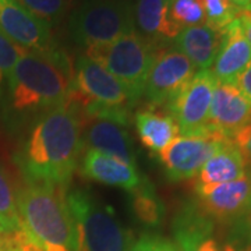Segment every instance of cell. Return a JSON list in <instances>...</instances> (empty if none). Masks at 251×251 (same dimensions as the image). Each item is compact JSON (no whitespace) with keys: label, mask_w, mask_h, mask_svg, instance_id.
Masks as SVG:
<instances>
[{"label":"cell","mask_w":251,"mask_h":251,"mask_svg":"<svg viewBox=\"0 0 251 251\" xmlns=\"http://www.w3.org/2000/svg\"><path fill=\"white\" fill-rule=\"evenodd\" d=\"M229 141L232 140L215 131L206 134L179 135L163 152L159 153L166 176L172 181L196 177L204 163Z\"/></svg>","instance_id":"30bf717a"},{"label":"cell","mask_w":251,"mask_h":251,"mask_svg":"<svg viewBox=\"0 0 251 251\" xmlns=\"http://www.w3.org/2000/svg\"><path fill=\"white\" fill-rule=\"evenodd\" d=\"M135 127L144 147L158 155L180 135L177 123L171 115L158 113L150 109L137 112Z\"/></svg>","instance_id":"44dd1931"},{"label":"cell","mask_w":251,"mask_h":251,"mask_svg":"<svg viewBox=\"0 0 251 251\" xmlns=\"http://www.w3.org/2000/svg\"><path fill=\"white\" fill-rule=\"evenodd\" d=\"M31 16L42 21L48 27L59 23L67 11V0H16Z\"/></svg>","instance_id":"d4e9b609"},{"label":"cell","mask_w":251,"mask_h":251,"mask_svg":"<svg viewBox=\"0 0 251 251\" xmlns=\"http://www.w3.org/2000/svg\"><path fill=\"white\" fill-rule=\"evenodd\" d=\"M24 52L27 50L16 45L7 36L0 32V84L6 77H9L13 66L17 63L20 56Z\"/></svg>","instance_id":"4316f807"},{"label":"cell","mask_w":251,"mask_h":251,"mask_svg":"<svg viewBox=\"0 0 251 251\" xmlns=\"http://www.w3.org/2000/svg\"><path fill=\"white\" fill-rule=\"evenodd\" d=\"M0 227L4 230H21V219L16 202V193L6 172L0 166Z\"/></svg>","instance_id":"603a6c76"},{"label":"cell","mask_w":251,"mask_h":251,"mask_svg":"<svg viewBox=\"0 0 251 251\" xmlns=\"http://www.w3.org/2000/svg\"><path fill=\"white\" fill-rule=\"evenodd\" d=\"M130 251H181L176 243L158 236H143L135 240Z\"/></svg>","instance_id":"83f0119b"},{"label":"cell","mask_w":251,"mask_h":251,"mask_svg":"<svg viewBox=\"0 0 251 251\" xmlns=\"http://www.w3.org/2000/svg\"><path fill=\"white\" fill-rule=\"evenodd\" d=\"M73 75L67 56L57 49L24 52L7 77L13 106L18 110L62 106L69 98Z\"/></svg>","instance_id":"7a4b0ae2"},{"label":"cell","mask_w":251,"mask_h":251,"mask_svg":"<svg viewBox=\"0 0 251 251\" xmlns=\"http://www.w3.org/2000/svg\"><path fill=\"white\" fill-rule=\"evenodd\" d=\"M232 141L243 155L246 165H251V123L234 133Z\"/></svg>","instance_id":"f1b7e54d"},{"label":"cell","mask_w":251,"mask_h":251,"mask_svg":"<svg viewBox=\"0 0 251 251\" xmlns=\"http://www.w3.org/2000/svg\"><path fill=\"white\" fill-rule=\"evenodd\" d=\"M131 193H134L133 206L138 219L151 226L159 224L163 216V205L159 198L156 197L152 186L143 180L141 184Z\"/></svg>","instance_id":"7402d4cb"},{"label":"cell","mask_w":251,"mask_h":251,"mask_svg":"<svg viewBox=\"0 0 251 251\" xmlns=\"http://www.w3.org/2000/svg\"><path fill=\"white\" fill-rule=\"evenodd\" d=\"M246 161L233 141H229L204 163L198 172L196 186H216L243 177L246 172Z\"/></svg>","instance_id":"ffe728a7"},{"label":"cell","mask_w":251,"mask_h":251,"mask_svg":"<svg viewBox=\"0 0 251 251\" xmlns=\"http://www.w3.org/2000/svg\"><path fill=\"white\" fill-rule=\"evenodd\" d=\"M225 34L208 24L183 28L175 38V49L200 70H211L224 44Z\"/></svg>","instance_id":"ac0fdd59"},{"label":"cell","mask_w":251,"mask_h":251,"mask_svg":"<svg viewBox=\"0 0 251 251\" xmlns=\"http://www.w3.org/2000/svg\"><path fill=\"white\" fill-rule=\"evenodd\" d=\"M216 84L218 81L211 70H200L187 87L168 105L169 115L177 123L180 135L206 134L212 131L208 127V117Z\"/></svg>","instance_id":"ba28073f"},{"label":"cell","mask_w":251,"mask_h":251,"mask_svg":"<svg viewBox=\"0 0 251 251\" xmlns=\"http://www.w3.org/2000/svg\"><path fill=\"white\" fill-rule=\"evenodd\" d=\"M201 4L205 13V24L222 34L240 14V10L229 0H201Z\"/></svg>","instance_id":"484cf974"},{"label":"cell","mask_w":251,"mask_h":251,"mask_svg":"<svg viewBox=\"0 0 251 251\" xmlns=\"http://www.w3.org/2000/svg\"><path fill=\"white\" fill-rule=\"evenodd\" d=\"M82 128H85V131H82V143L88 150H95L135 166L133 141L125 126L98 119L85 122Z\"/></svg>","instance_id":"2e32d148"},{"label":"cell","mask_w":251,"mask_h":251,"mask_svg":"<svg viewBox=\"0 0 251 251\" xmlns=\"http://www.w3.org/2000/svg\"><path fill=\"white\" fill-rule=\"evenodd\" d=\"M251 123V100L234 84H216L208 127L209 130L232 140L234 133Z\"/></svg>","instance_id":"4fadbf2b"},{"label":"cell","mask_w":251,"mask_h":251,"mask_svg":"<svg viewBox=\"0 0 251 251\" xmlns=\"http://www.w3.org/2000/svg\"><path fill=\"white\" fill-rule=\"evenodd\" d=\"M240 21H242L243 34L251 44V13H246L240 10Z\"/></svg>","instance_id":"4dcf8cb0"},{"label":"cell","mask_w":251,"mask_h":251,"mask_svg":"<svg viewBox=\"0 0 251 251\" xmlns=\"http://www.w3.org/2000/svg\"><path fill=\"white\" fill-rule=\"evenodd\" d=\"M240 222H243V225H244V234H246V239L249 243V250L247 251H251V204L247 214L243 219H240Z\"/></svg>","instance_id":"1f68e13d"},{"label":"cell","mask_w":251,"mask_h":251,"mask_svg":"<svg viewBox=\"0 0 251 251\" xmlns=\"http://www.w3.org/2000/svg\"><path fill=\"white\" fill-rule=\"evenodd\" d=\"M82 119L70 103L39 117L28 138L23 168L28 181L66 188L80 162Z\"/></svg>","instance_id":"6da1fadb"},{"label":"cell","mask_w":251,"mask_h":251,"mask_svg":"<svg viewBox=\"0 0 251 251\" xmlns=\"http://www.w3.org/2000/svg\"><path fill=\"white\" fill-rule=\"evenodd\" d=\"M196 73V66L177 49H159L147 75L143 95L152 106H168Z\"/></svg>","instance_id":"9c48e42d"},{"label":"cell","mask_w":251,"mask_h":251,"mask_svg":"<svg viewBox=\"0 0 251 251\" xmlns=\"http://www.w3.org/2000/svg\"><path fill=\"white\" fill-rule=\"evenodd\" d=\"M198 208L219 224H236L243 219L251 204V175L216 186H196Z\"/></svg>","instance_id":"8fae6325"},{"label":"cell","mask_w":251,"mask_h":251,"mask_svg":"<svg viewBox=\"0 0 251 251\" xmlns=\"http://www.w3.org/2000/svg\"><path fill=\"white\" fill-rule=\"evenodd\" d=\"M3 232H4V229H1V227H0V237H1V234H3Z\"/></svg>","instance_id":"836d02e7"},{"label":"cell","mask_w":251,"mask_h":251,"mask_svg":"<svg viewBox=\"0 0 251 251\" xmlns=\"http://www.w3.org/2000/svg\"><path fill=\"white\" fill-rule=\"evenodd\" d=\"M215 222L198 208L188 205L175 222V239L181 251H234L230 244L221 243L214 234Z\"/></svg>","instance_id":"5bb4252c"},{"label":"cell","mask_w":251,"mask_h":251,"mask_svg":"<svg viewBox=\"0 0 251 251\" xmlns=\"http://www.w3.org/2000/svg\"><path fill=\"white\" fill-rule=\"evenodd\" d=\"M0 32L25 50L54 49L50 27L31 16L16 0H0Z\"/></svg>","instance_id":"7c38bea8"},{"label":"cell","mask_w":251,"mask_h":251,"mask_svg":"<svg viewBox=\"0 0 251 251\" xmlns=\"http://www.w3.org/2000/svg\"><path fill=\"white\" fill-rule=\"evenodd\" d=\"M234 85L242 91V94L246 98L251 100V63L250 66L242 73V75L237 78Z\"/></svg>","instance_id":"f546056e"},{"label":"cell","mask_w":251,"mask_h":251,"mask_svg":"<svg viewBox=\"0 0 251 251\" xmlns=\"http://www.w3.org/2000/svg\"><path fill=\"white\" fill-rule=\"evenodd\" d=\"M169 17L180 29L205 24L201 0H169Z\"/></svg>","instance_id":"cb8c5ba5"},{"label":"cell","mask_w":251,"mask_h":251,"mask_svg":"<svg viewBox=\"0 0 251 251\" xmlns=\"http://www.w3.org/2000/svg\"><path fill=\"white\" fill-rule=\"evenodd\" d=\"M133 14L137 32L155 45L175 41L181 31L169 17V0H135Z\"/></svg>","instance_id":"d6986e66"},{"label":"cell","mask_w":251,"mask_h":251,"mask_svg":"<svg viewBox=\"0 0 251 251\" xmlns=\"http://www.w3.org/2000/svg\"><path fill=\"white\" fill-rule=\"evenodd\" d=\"M70 1H73V0H67V3H69V4H70Z\"/></svg>","instance_id":"e575fe53"},{"label":"cell","mask_w":251,"mask_h":251,"mask_svg":"<svg viewBox=\"0 0 251 251\" xmlns=\"http://www.w3.org/2000/svg\"><path fill=\"white\" fill-rule=\"evenodd\" d=\"M229 1H230L232 4H234V6H236L239 10H242L243 7H244V4H246V1H247V0H229Z\"/></svg>","instance_id":"d6a6232c"},{"label":"cell","mask_w":251,"mask_h":251,"mask_svg":"<svg viewBox=\"0 0 251 251\" xmlns=\"http://www.w3.org/2000/svg\"><path fill=\"white\" fill-rule=\"evenodd\" d=\"M70 211L75 251H130L134 237L108 205L102 204L85 188L66 194Z\"/></svg>","instance_id":"5b68a950"},{"label":"cell","mask_w":251,"mask_h":251,"mask_svg":"<svg viewBox=\"0 0 251 251\" xmlns=\"http://www.w3.org/2000/svg\"><path fill=\"white\" fill-rule=\"evenodd\" d=\"M63 187L28 181L16 194L23 230L38 251H75V234Z\"/></svg>","instance_id":"3957f363"},{"label":"cell","mask_w":251,"mask_h":251,"mask_svg":"<svg viewBox=\"0 0 251 251\" xmlns=\"http://www.w3.org/2000/svg\"><path fill=\"white\" fill-rule=\"evenodd\" d=\"M158 52L159 46L133 31L113 42L85 49V56L110 73L135 103L143 97L147 75Z\"/></svg>","instance_id":"8992f818"},{"label":"cell","mask_w":251,"mask_h":251,"mask_svg":"<svg viewBox=\"0 0 251 251\" xmlns=\"http://www.w3.org/2000/svg\"><path fill=\"white\" fill-rule=\"evenodd\" d=\"M135 29L128 0H84L69 20L72 38L85 49L105 45Z\"/></svg>","instance_id":"52a82bcc"},{"label":"cell","mask_w":251,"mask_h":251,"mask_svg":"<svg viewBox=\"0 0 251 251\" xmlns=\"http://www.w3.org/2000/svg\"><path fill=\"white\" fill-rule=\"evenodd\" d=\"M81 173L82 176L98 183L116 186L130 191L135 190L143 181L135 166L95 150H87L82 156Z\"/></svg>","instance_id":"e0dca14e"},{"label":"cell","mask_w":251,"mask_h":251,"mask_svg":"<svg viewBox=\"0 0 251 251\" xmlns=\"http://www.w3.org/2000/svg\"><path fill=\"white\" fill-rule=\"evenodd\" d=\"M224 34V44L211 72L219 84H236L251 63V44L243 34L240 14Z\"/></svg>","instance_id":"9a60e30c"},{"label":"cell","mask_w":251,"mask_h":251,"mask_svg":"<svg viewBox=\"0 0 251 251\" xmlns=\"http://www.w3.org/2000/svg\"><path fill=\"white\" fill-rule=\"evenodd\" d=\"M77 109L82 125L88 120H110L128 125L130 109L134 105L126 88L100 64L85 54L78 56L69 98L66 100Z\"/></svg>","instance_id":"277c9868"}]
</instances>
